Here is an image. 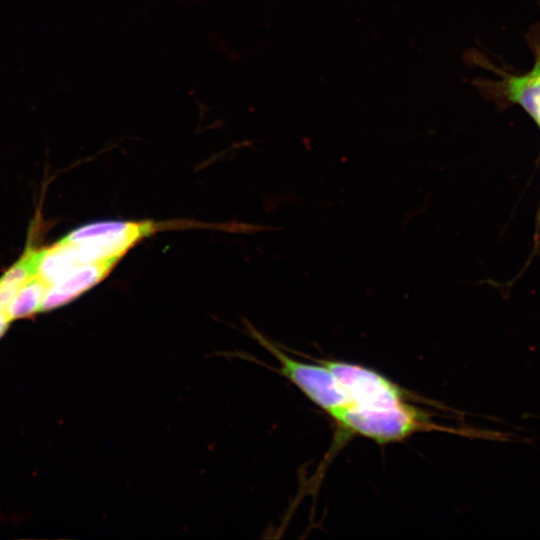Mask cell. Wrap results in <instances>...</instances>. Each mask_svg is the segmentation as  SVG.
I'll use <instances>...</instances> for the list:
<instances>
[{"mask_svg": "<svg viewBox=\"0 0 540 540\" xmlns=\"http://www.w3.org/2000/svg\"><path fill=\"white\" fill-rule=\"evenodd\" d=\"M322 363L331 370L351 406L384 409L404 403L401 389L375 371L341 361Z\"/></svg>", "mask_w": 540, "mask_h": 540, "instance_id": "cell-4", "label": "cell"}, {"mask_svg": "<svg viewBox=\"0 0 540 540\" xmlns=\"http://www.w3.org/2000/svg\"><path fill=\"white\" fill-rule=\"evenodd\" d=\"M177 224L155 221H100L81 226L61 240L77 264L117 261L138 242Z\"/></svg>", "mask_w": 540, "mask_h": 540, "instance_id": "cell-1", "label": "cell"}, {"mask_svg": "<svg viewBox=\"0 0 540 540\" xmlns=\"http://www.w3.org/2000/svg\"><path fill=\"white\" fill-rule=\"evenodd\" d=\"M117 263V261L112 260L75 267L61 279L47 286L41 311L58 308L74 300L101 282Z\"/></svg>", "mask_w": 540, "mask_h": 540, "instance_id": "cell-5", "label": "cell"}, {"mask_svg": "<svg viewBox=\"0 0 540 540\" xmlns=\"http://www.w3.org/2000/svg\"><path fill=\"white\" fill-rule=\"evenodd\" d=\"M47 290V284L37 275L31 277L17 291L9 307L10 319L30 317L41 312V305Z\"/></svg>", "mask_w": 540, "mask_h": 540, "instance_id": "cell-7", "label": "cell"}, {"mask_svg": "<svg viewBox=\"0 0 540 540\" xmlns=\"http://www.w3.org/2000/svg\"><path fill=\"white\" fill-rule=\"evenodd\" d=\"M331 417L345 429L379 443L401 440L425 426L422 415L405 403L384 409L348 405Z\"/></svg>", "mask_w": 540, "mask_h": 540, "instance_id": "cell-3", "label": "cell"}, {"mask_svg": "<svg viewBox=\"0 0 540 540\" xmlns=\"http://www.w3.org/2000/svg\"><path fill=\"white\" fill-rule=\"evenodd\" d=\"M538 231H540V218L538 220Z\"/></svg>", "mask_w": 540, "mask_h": 540, "instance_id": "cell-8", "label": "cell"}, {"mask_svg": "<svg viewBox=\"0 0 540 540\" xmlns=\"http://www.w3.org/2000/svg\"><path fill=\"white\" fill-rule=\"evenodd\" d=\"M251 332L253 338L277 360L279 364L277 371L330 416L350 405L348 397L326 365L308 364L296 360L260 333L254 330Z\"/></svg>", "mask_w": 540, "mask_h": 540, "instance_id": "cell-2", "label": "cell"}, {"mask_svg": "<svg viewBox=\"0 0 540 540\" xmlns=\"http://www.w3.org/2000/svg\"><path fill=\"white\" fill-rule=\"evenodd\" d=\"M504 92L508 100L520 105L540 128V52L530 71L506 79Z\"/></svg>", "mask_w": 540, "mask_h": 540, "instance_id": "cell-6", "label": "cell"}]
</instances>
